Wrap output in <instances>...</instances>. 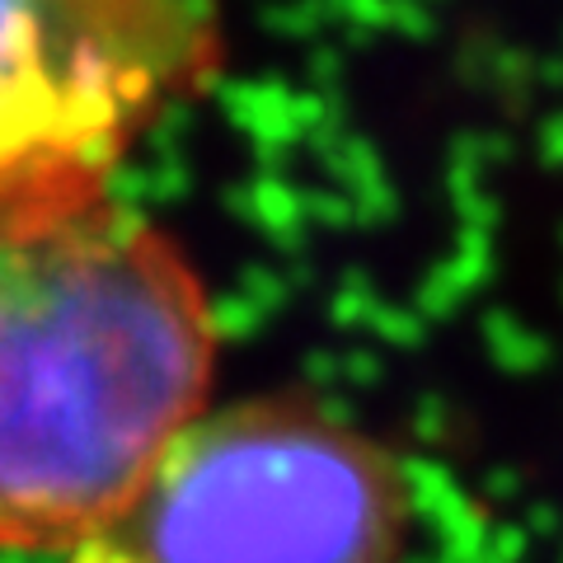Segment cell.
Masks as SVG:
<instances>
[{
    "label": "cell",
    "instance_id": "1",
    "mask_svg": "<svg viewBox=\"0 0 563 563\" xmlns=\"http://www.w3.org/2000/svg\"><path fill=\"white\" fill-rule=\"evenodd\" d=\"M198 273L103 192L0 207V544L70 550L202 418Z\"/></svg>",
    "mask_w": 563,
    "mask_h": 563
},
{
    "label": "cell",
    "instance_id": "2",
    "mask_svg": "<svg viewBox=\"0 0 563 563\" xmlns=\"http://www.w3.org/2000/svg\"><path fill=\"white\" fill-rule=\"evenodd\" d=\"M70 563H409L390 451L301 399L202 413Z\"/></svg>",
    "mask_w": 563,
    "mask_h": 563
},
{
    "label": "cell",
    "instance_id": "3",
    "mask_svg": "<svg viewBox=\"0 0 563 563\" xmlns=\"http://www.w3.org/2000/svg\"><path fill=\"white\" fill-rule=\"evenodd\" d=\"M221 52L217 14L165 0H0V207L90 198L136 132Z\"/></svg>",
    "mask_w": 563,
    "mask_h": 563
}]
</instances>
